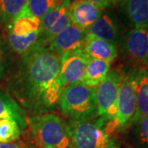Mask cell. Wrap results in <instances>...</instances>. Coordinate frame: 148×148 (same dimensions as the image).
I'll return each mask as SVG.
<instances>
[{
	"instance_id": "6da1fadb",
	"label": "cell",
	"mask_w": 148,
	"mask_h": 148,
	"mask_svg": "<svg viewBox=\"0 0 148 148\" xmlns=\"http://www.w3.org/2000/svg\"><path fill=\"white\" fill-rule=\"evenodd\" d=\"M59 71L60 57L36 43L19 58L9 90L24 109L36 116L45 114L58 106Z\"/></svg>"
},
{
	"instance_id": "7a4b0ae2",
	"label": "cell",
	"mask_w": 148,
	"mask_h": 148,
	"mask_svg": "<svg viewBox=\"0 0 148 148\" xmlns=\"http://www.w3.org/2000/svg\"><path fill=\"white\" fill-rule=\"evenodd\" d=\"M67 124L69 148H116L114 138L107 128V121L100 118L94 121L73 120Z\"/></svg>"
},
{
	"instance_id": "3957f363",
	"label": "cell",
	"mask_w": 148,
	"mask_h": 148,
	"mask_svg": "<svg viewBox=\"0 0 148 148\" xmlns=\"http://www.w3.org/2000/svg\"><path fill=\"white\" fill-rule=\"evenodd\" d=\"M58 106L64 115L73 120H87L96 114L95 87L82 82L64 87L58 100Z\"/></svg>"
},
{
	"instance_id": "277c9868",
	"label": "cell",
	"mask_w": 148,
	"mask_h": 148,
	"mask_svg": "<svg viewBox=\"0 0 148 148\" xmlns=\"http://www.w3.org/2000/svg\"><path fill=\"white\" fill-rule=\"evenodd\" d=\"M31 125L39 148L70 147L67 124L58 115L45 114L35 116Z\"/></svg>"
},
{
	"instance_id": "5b68a950",
	"label": "cell",
	"mask_w": 148,
	"mask_h": 148,
	"mask_svg": "<svg viewBox=\"0 0 148 148\" xmlns=\"http://www.w3.org/2000/svg\"><path fill=\"white\" fill-rule=\"evenodd\" d=\"M121 76L110 71L106 78L95 87L96 114L106 121H114Z\"/></svg>"
},
{
	"instance_id": "8992f818",
	"label": "cell",
	"mask_w": 148,
	"mask_h": 148,
	"mask_svg": "<svg viewBox=\"0 0 148 148\" xmlns=\"http://www.w3.org/2000/svg\"><path fill=\"white\" fill-rule=\"evenodd\" d=\"M137 70L121 77L118 101L117 114L114 123L116 129H123L131 123L136 110L137 102Z\"/></svg>"
},
{
	"instance_id": "52a82bcc",
	"label": "cell",
	"mask_w": 148,
	"mask_h": 148,
	"mask_svg": "<svg viewBox=\"0 0 148 148\" xmlns=\"http://www.w3.org/2000/svg\"><path fill=\"white\" fill-rule=\"evenodd\" d=\"M123 49L129 62L140 69H147L148 28H132L123 40Z\"/></svg>"
},
{
	"instance_id": "ba28073f",
	"label": "cell",
	"mask_w": 148,
	"mask_h": 148,
	"mask_svg": "<svg viewBox=\"0 0 148 148\" xmlns=\"http://www.w3.org/2000/svg\"><path fill=\"white\" fill-rule=\"evenodd\" d=\"M89 59L82 47L60 56L59 77L63 88L69 85L82 82Z\"/></svg>"
},
{
	"instance_id": "9c48e42d",
	"label": "cell",
	"mask_w": 148,
	"mask_h": 148,
	"mask_svg": "<svg viewBox=\"0 0 148 148\" xmlns=\"http://www.w3.org/2000/svg\"><path fill=\"white\" fill-rule=\"evenodd\" d=\"M69 4L48 12L40 19V32L37 44L47 47L55 36L71 25L69 16Z\"/></svg>"
},
{
	"instance_id": "30bf717a",
	"label": "cell",
	"mask_w": 148,
	"mask_h": 148,
	"mask_svg": "<svg viewBox=\"0 0 148 148\" xmlns=\"http://www.w3.org/2000/svg\"><path fill=\"white\" fill-rule=\"evenodd\" d=\"M103 14V9L84 0H74L69 6L71 24L82 30H87Z\"/></svg>"
},
{
	"instance_id": "8fae6325",
	"label": "cell",
	"mask_w": 148,
	"mask_h": 148,
	"mask_svg": "<svg viewBox=\"0 0 148 148\" xmlns=\"http://www.w3.org/2000/svg\"><path fill=\"white\" fill-rule=\"evenodd\" d=\"M86 36V31L71 24L54 36L48 48L60 57L66 52L82 47Z\"/></svg>"
},
{
	"instance_id": "7c38bea8",
	"label": "cell",
	"mask_w": 148,
	"mask_h": 148,
	"mask_svg": "<svg viewBox=\"0 0 148 148\" xmlns=\"http://www.w3.org/2000/svg\"><path fill=\"white\" fill-rule=\"evenodd\" d=\"M86 34L115 45L119 39V25L115 16L106 12L86 30Z\"/></svg>"
},
{
	"instance_id": "4fadbf2b",
	"label": "cell",
	"mask_w": 148,
	"mask_h": 148,
	"mask_svg": "<svg viewBox=\"0 0 148 148\" xmlns=\"http://www.w3.org/2000/svg\"><path fill=\"white\" fill-rule=\"evenodd\" d=\"M82 48L89 58L103 60L110 64L118 56L115 45L88 35L86 36Z\"/></svg>"
},
{
	"instance_id": "5bb4252c",
	"label": "cell",
	"mask_w": 148,
	"mask_h": 148,
	"mask_svg": "<svg viewBox=\"0 0 148 148\" xmlns=\"http://www.w3.org/2000/svg\"><path fill=\"white\" fill-rule=\"evenodd\" d=\"M0 119H12L16 121L21 130L27 127V118L24 110L18 105L12 96L0 89Z\"/></svg>"
},
{
	"instance_id": "9a60e30c",
	"label": "cell",
	"mask_w": 148,
	"mask_h": 148,
	"mask_svg": "<svg viewBox=\"0 0 148 148\" xmlns=\"http://www.w3.org/2000/svg\"><path fill=\"white\" fill-rule=\"evenodd\" d=\"M137 102L136 110L131 123H137L148 115V72L147 69L137 70Z\"/></svg>"
},
{
	"instance_id": "2e32d148",
	"label": "cell",
	"mask_w": 148,
	"mask_h": 148,
	"mask_svg": "<svg viewBox=\"0 0 148 148\" xmlns=\"http://www.w3.org/2000/svg\"><path fill=\"white\" fill-rule=\"evenodd\" d=\"M124 10L132 28H148V0H124Z\"/></svg>"
},
{
	"instance_id": "e0dca14e",
	"label": "cell",
	"mask_w": 148,
	"mask_h": 148,
	"mask_svg": "<svg viewBox=\"0 0 148 148\" xmlns=\"http://www.w3.org/2000/svg\"><path fill=\"white\" fill-rule=\"evenodd\" d=\"M7 27L8 33L18 36H27L32 33L40 32V19L31 15L26 6L21 14L8 24Z\"/></svg>"
},
{
	"instance_id": "ac0fdd59",
	"label": "cell",
	"mask_w": 148,
	"mask_h": 148,
	"mask_svg": "<svg viewBox=\"0 0 148 148\" xmlns=\"http://www.w3.org/2000/svg\"><path fill=\"white\" fill-rule=\"evenodd\" d=\"M110 69V63L103 60L90 58L86 65L82 83L90 87H96L106 78Z\"/></svg>"
},
{
	"instance_id": "d6986e66",
	"label": "cell",
	"mask_w": 148,
	"mask_h": 148,
	"mask_svg": "<svg viewBox=\"0 0 148 148\" xmlns=\"http://www.w3.org/2000/svg\"><path fill=\"white\" fill-rule=\"evenodd\" d=\"M70 3V0H27V9L31 15L41 19L48 12Z\"/></svg>"
},
{
	"instance_id": "ffe728a7",
	"label": "cell",
	"mask_w": 148,
	"mask_h": 148,
	"mask_svg": "<svg viewBox=\"0 0 148 148\" xmlns=\"http://www.w3.org/2000/svg\"><path fill=\"white\" fill-rule=\"evenodd\" d=\"M27 0H0V23L9 24L25 9Z\"/></svg>"
},
{
	"instance_id": "44dd1931",
	"label": "cell",
	"mask_w": 148,
	"mask_h": 148,
	"mask_svg": "<svg viewBox=\"0 0 148 148\" xmlns=\"http://www.w3.org/2000/svg\"><path fill=\"white\" fill-rule=\"evenodd\" d=\"M40 32L30 34L27 36H18L12 33H8V41L10 48L14 52L22 55L36 44Z\"/></svg>"
},
{
	"instance_id": "7402d4cb",
	"label": "cell",
	"mask_w": 148,
	"mask_h": 148,
	"mask_svg": "<svg viewBox=\"0 0 148 148\" xmlns=\"http://www.w3.org/2000/svg\"><path fill=\"white\" fill-rule=\"evenodd\" d=\"M21 128L12 119H0V143H13L20 138Z\"/></svg>"
},
{
	"instance_id": "603a6c76",
	"label": "cell",
	"mask_w": 148,
	"mask_h": 148,
	"mask_svg": "<svg viewBox=\"0 0 148 148\" xmlns=\"http://www.w3.org/2000/svg\"><path fill=\"white\" fill-rule=\"evenodd\" d=\"M12 58L8 46L0 40V79H2L10 68Z\"/></svg>"
},
{
	"instance_id": "cb8c5ba5",
	"label": "cell",
	"mask_w": 148,
	"mask_h": 148,
	"mask_svg": "<svg viewBox=\"0 0 148 148\" xmlns=\"http://www.w3.org/2000/svg\"><path fill=\"white\" fill-rule=\"evenodd\" d=\"M137 139L143 148H148V115L137 123Z\"/></svg>"
},
{
	"instance_id": "d4e9b609",
	"label": "cell",
	"mask_w": 148,
	"mask_h": 148,
	"mask_svg": "<svg viewBox=\"0 0 148 148\" xmlns=\"http://www.w3.org/2000/svg\"><path fill=\"white\" fill-rule=\"evenodd\" d=\"M84 1L90 2V3L95 4L97 7H99L101 9H104L106 8H108V7H110V6L115 4L117 2L119 1V0H84Z\"/></svg>"
},
{
	"instance_id": "484cf974",
	"label": "cell",
	"mask_w": 148,
	"mask_h": 148,
	"mask_svg": "<svg viewBox=\"0 0 148 148\" xmlns=\"http://www.w3.org/2000/svg\"><path fill=\"white\" fill-rule=\"evenodd\" d=\"M0 148H29L26 146H22L21 144L15 143H0Z\"/></svg>"
},
{
	"instance_id": "4316f807",
	"label": "cell",
	"mask_w": 148,
	"mask_h": 148,
	"mask_svg": "<svg viewBox=\"0 0 148 148\" xmlns=\"http://www.w3.org/2000/svg\"><path fill=\"white\" fill-rule=\"evenodd\" d=\"M147 69H148V55H147Z\"/></svg>"
}]
</instances>
